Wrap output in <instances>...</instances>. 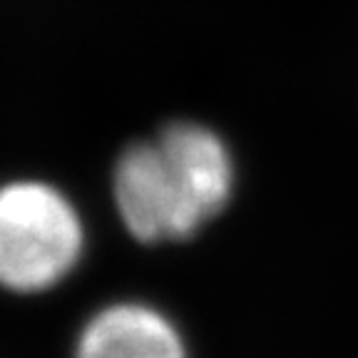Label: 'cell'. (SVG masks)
Wrapping results in <instances>:
<instances>
[{"instance_id": "3957f363", "label": "cell", "mask_w": 358, "mask_h": 358, "mask_svg": "<svg viewBox=\"0 0 358 358\" xmlns=\"http://www.w3.org/2000/svg\"><path fill=\"white\" fill-rule=\"evenodd\" d=\"M78 358H187L182 338L164 316L140 303L97 313L80 338Z\"/></svg>"}, {"instance_id": "7a4b0ae2", "label": "cell", "mask_w": 358, "mask_h": 358, "mask_svg": "<svg viewBox=\"0 0 358 358\" xmlns=\"http://www.w3.org/2000/svg\"><path fill=\"white\" fill-rule=\"evenodd\" d=\"M83 227L73 204L40 182H13L0 189V284L13 291H43L75 266Z\"/></svg>"}, {"instance_id": "6da1fadb", "label": "cell", "mask_w": 358, "mask_h": 358, "mask_svg": "<svg viewBox=\"0 0 358 358\" xmlns=\"http://www.w3.org/2000/svg\"><path fill=\"white\" fill-rule=\"evenodd\" d=\"M231 157L212 129L174 122L152 142H134L115 167V201L140 241L187 239L229 201Z\"/></svg>"}]
</instances>
